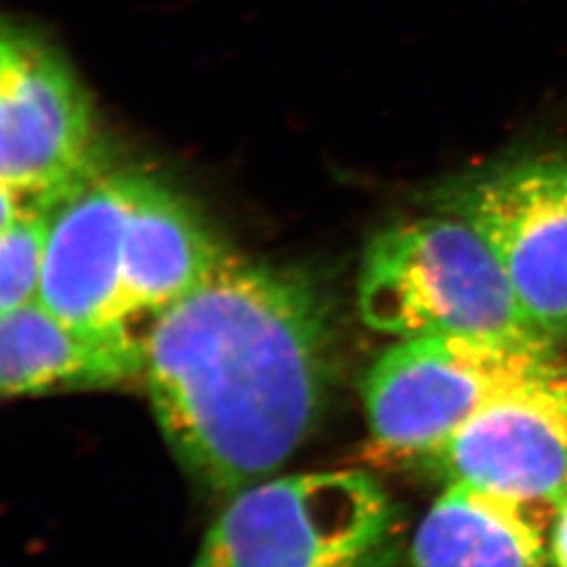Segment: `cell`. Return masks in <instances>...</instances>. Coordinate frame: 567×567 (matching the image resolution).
I'll list each match as a JSON object with an SVG mask.
<instances>
[{"label":"cell","instance_id":"6da1fadb","mask_svg":"<svg viewBox=\"0 0 567 567\" xmlns=\"http://www.w3.org/2000/svg\"><path fill=\"white\" fill-rule=\"evenodd\" d=\"M328 328L307 278L231 252L154 322L145 386L166 442L204 486L231 498L301 447L324 400Z\"/></svg>","mask_w":567,"mask_h":567},{"label":"cell","instance_id":"7a4b0ae2","mask_svg":"<svg viewBox=\"0 0 567 567\" xmlns=\"http://www.w3.org/2000/svg\"><path fill=\"white\" fill-rule=\"evenodd\" d=\"M358 309L368 328L395 339H547L529 322L482 236L452 215L379 231L360 267Z\"/></svg>","mask_w":567,"mask_h":567},{"label":"cell","instance_id":"3957f363","mask_svg":"<svg viewBox=\"0 0 567 567\" xmlns=\"http://www.w3.org/2000/svg\"><path fill=\"white\" fill-rule=\"evenodd\" d=\"M555 344L480 334L400 339L365 377L368 465H423L484 405L550 362Z\"/></svg>","mask_w":567,"mask_h":567},{"label":"cell","instance_id":"277c9868","mask_svg":"<svg viewBox=\"0 0 567 567\" xmlns=\"http://www.w3.org/2000/svg\"><path fill=\"white\" fill-rule=\"evenodd\" d=\"M391 524L383 487L362 471L264 480L229 498L194 567H377Z\"/></svg>","mask_w":567,"mask_h":567},{"label":"cell","instance_id":"5b68a950","mask_svg":"<svg viewBox=\"0 0 567 567\" xmlns=\"http://www.w3.org/2000/svg\"><path fill=\"white\" fill-rule=\"evenodd\" d=\"M442 206L482 236L529 322L555 343L567 339V161L496 166L454 183Z\"/></svg>","mask_w":567,"mask_h":567},{"label":"cell","instance_id":"8992f818","mask_svg":"<svg viewBox=\"0 0 567 567\" xmlns=\"http://www.w3.org/2000/svg\"><path fill=\"white\" fill-rule=\"evenodd\" d=\"M423 465L557 515L567 501V358L484 405Z\"/></svg>","mask_w":567,"mask_h":567},{"label":"cell","instance_id":"52a82bcc","mask_svg":"<svg viewBox=\"0 0 567 567\" xmlns=\"http://www.w3.org/2000/svg\"><path fill=\"white\" fill-rule=\"evenodd\" d=\"M91 105L70 65L0 18V185L51 203L91 173Z\"/></svg>","mask_w":567,"mask_h":567},{"label":"cell","instance_id":"ba28073f","mask_svg":"<svg viewBox=\"0 0 567 567\" xmlns=\"http://www.w3.org/2000/svg\"><path fill=\"white\" fill-rule=\"evenodd\" d=\"M137 175H95L60 192L49 208L39 303L82 337L121 347L128 341L122 303V246ZM143 370V368H142Z\"/></svg>","mask_w":567,"mask_h":567},{"label":"cell","instance_id":"9c48e42d","mask_svg":"<svg viewBox=\"0 0 567 567\" xmlns=\"http://www.w3.org/2000/svg\"><path fill=\"white\" fill-rule=\"evenodd\" d=\"M229 252L185 198L137 175L122 246V303L128 341L145 339L166 309L224 264Z\"/></svg>","mask_w":567,"mask_h":567},{"label":"cell","instance_id":"30bf717a","mask_svg":"<svg viewBox=\"0 0 567 567\" xmlns=\"http://www.w3.org/2000/svg\"><path fill=\"white\" fill-rule=\"evenodd\" d=\"M555 517L484 487L446 484L416 527L408 567H545Z\"/></svg>","mask_w":567,"mask_h":567},{"label":"cell","instance_id":"8fae6325","mask_svg":"<svg viewBox=\"0 0 567 567\" xmlns=\"http://www.w3.org/2000/svg\"><path fill=\"white\" fill-rule=\"evenodd\" d=\"M142 368L133 353L82 337L39 301L0 316V395L112 386Z\"/></svg>","mask_w":567,"mask_h":567},{"label":"cell","instance_id":"7c38bea8","mask_svg":"<svg viewBox=\"0 0 567 567\" xmlns=\"http://www.w3.org/2000/svg\"><path fill=\"white\" fill-rule=\"evenodd\" d=\"M49 236L47 204L25 206L0 229V316L37 303Z\"/></svg>","mask_w":567,"mask_h":567},{"label":"cell","instance_id":"4fadbf2b","mask_svg":"<svg viewBox=\"0 0 567 567\" xmlns=\"http://www.w3.org/2000/svg\"><path fill=\"white\" fill-rule=\"evenodd\" d=\"M550 561L555 567H567V501L550 529Z\"/></svg>","mask_w":567,"mask_h":567},{"label":"cell","instance_id":"5bb4252c","mask_svg":"<svg viewBox=\"0 0 567 567\" xmlns=\"http://www.w3.org/2000/svg\"><path fill=\"white\" fill-rule=\"evenodd\" d=\"M30 204L34 203L23 198L18 192L0 185V229H4L7 225L11 224L20 215L21 210L25 206H30Z\"/></svg>","mask_w":567,"mask_h":567}]
</instances>
